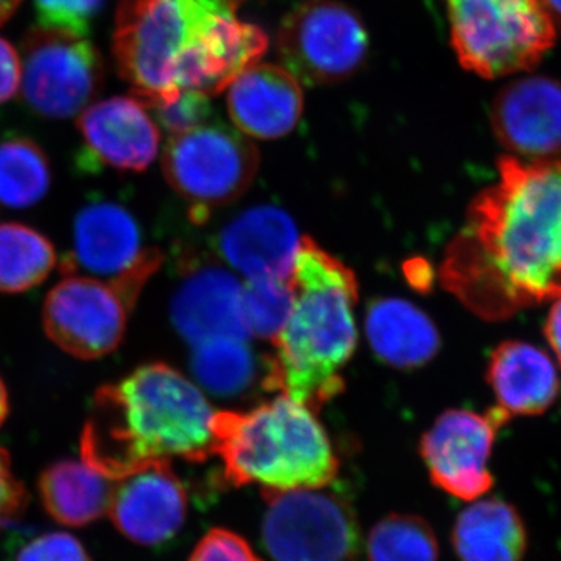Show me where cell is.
I'll list each match as a JSON object with an SVG mask.
<instances>
[{
	"mask_svg": "<svg viewBox=\"0 0 561 561\" xmlns=\"http://www.w3.org/2000/svg\"><path fill=\"white\" fill-rule=\"evenodd\" d=\"M442 265L446 289L490 321L561 298V157H502Z\"/></svg>",
	"mask_w": 561,
	"mask_h": 561,
	"instance_id": "obj_1",
	"label": "cell"
},
{
	"mask_svg": "<svg viewBox=\"0 0 561 561\" xmlns=\"http://www.w3.org/2000/svg\"><path fill=\"white\" fill-rule=\"evenodd\" d=\"M245 0H122L113 54L147 108L181 91L220 94L261 61L267 33L241 18Z\"/></svg>",
	"mask_w": 561,
	"mask_h": 561,
	"instance_id": "obj_2",
	"label": "cell"
},
{
	"mask_svg": "<svg viewBox=\"0 0 561 561\" xmlns=\"http://www.w3.org/2000/svg\"><path fill=\"white\" fill-rule=\"evenodd\" d=\"M213 408L171 365L146 364L95 391L81 434L84 463L114 481L144 461L214 456Z\"/></svg>",
	"mask_w": 561,
	"mask_h": 561,
	"instance_id": "obj_3",
	"label": "cell"
},
{
	"mask_svg": "<svg viewBox=\"0 0 561 561\" xmlns=\"http://www.w3.org/2000/svg\"><path fill=\"white\" fill-rule=\"evenodd\" d=\"M294 301L273 341L264 386L317 412L345 389L342 370L356 350V275L302 238L290 276Z\"/></svg>",
	"mask_w": 561,
	"mask_h": 561,
	"instance_id": "obj_4",
	"label": "cell"
},
{
	"mask_svg": "<svg viewBox=\"0 0 561 561\" xmlns=\"http://www.w3.org/2000/svg\"><path fill=\"white\" fill-rule=\"evenodd\" d=\"M213 434L232 486L324 489L337 478L339 459L316 412L286 394L249 412L214 413Z\"/></svg>",
	"mask_w": 561,
	"mask_h": 561,
	"instance_id": "obj_5",
	"label": "cell"
},
{
	"mask_svg": "<svg viewBox=\"0 0 561 561\" xmlns=\"http://www.w3.org/2000/svg\"><path fill=\"white\" fill-rule=\"evenodd\" d=\"M446 7L454 54L482 79L529 72L559 39L549 0H446Z\"/></svg>",
	"mask_w": 561,
	"mask_h": 561,
	"instance_id": "obj_6",
	"label": "cell"
},
{
	"mask_svg": "<svg viewBox=\"0 0 561 561\" xmlns=\"http://www.w3.org/2000/svg\"><path fill=\"white\" fill-rule=\"evenodd\" d=\"M257 168L260 153L249 136L220 122L173 135L162 157L165 180L191 203L197 220L245 194Z\"/></svg>",
	"mask_w": 561,
	"mask_h": 561,
	"instance_id": "obj_7",
	"label": "cell"
},
{
	"mask_svg": "<svg viewBox=\"0 0 561 561\" xmlns=\"http://www.w3.org/2000/svg\"><path fill=\"white\" fill-rule=\"evenodd\" d=\"M262 541L275 561H357L362 538L350 502L324 489L265 491Z\"/></svg>",
	"mask_w": 561,
	"mask_h": 561,
	"instance_id": "obj_8",
	"label": "cell"
},
{
	"mask_svg": "<svg viewBox=\"0 0 561 561\" xmlns=\"http://www.w3.org/2000/svg\"><path fill=\"white\" fill-rule=\"evenodd\" d=\"M283 68L300 83L348 79L368 54V33L356 11L339 0H308L284 18L276 39Z\"/></svg>",
	"mask_w": 561,
	"mask_h": 561,
	"instance_id": "obj_9",
	"label": "cell"
},
{
	"mask_svg": "<svg viewBox=\"0 0 561 561\" xmlns=\"http://www.w3.org/2000/svg\"><path fill=\"white\" fill-rule=\"evenodd\" d=\"M105 69L83 36L38 27L22 44L21 88L35 113L50 119L80 114L102 90Z\"/></svg>",
	"mask_w": 561,
	"mask_h": 561,
	"instance_id": "obj_10",
	"label": "cell"
},
{
	"mask_svg": "<svg viewBox=\"0 0 561 561\" xmlns=\"http://www.w3.org/2000/svg\"><path fill=\"white\" fill-rule=\"evenodd\" d=\"M161 262L160 251L144 247L142 231L130 210L98 201L77 214L72 254L62 271L66 275L83 271L102 276L135 308L140 290Z\"/></svg>",
	"mask_w": 561,
	"mask_h": 561,
	"instance_id": "obj_11",
	"label": "cell"
},
{
	"mask_svg": "<svg viewBox=\"0 0 561 561\" xmlns=\"http://www.w3.org/2000/svg\"><path fill=\"white\" fill-rule=\"evenodd\" d=\"M131 311L113 284L68 276L47 294L44 330L70 356L99 359L119 348Z\"/></svg>",
	"mask_w": 561,
	"mask_h": 561,
	"instance_id": "obj_12",
	"label": "cell"
},
{
	"mask_svg": "<svg viewBox=\"0 0 561 561\" xmlns=\"http://www.w3.org/2000/svg\"><path fill=\"white\" fill-rule=\"evenodd\" d=\"M508 419L489 413L448 411L423 435L420 453L435 486L457 500L476 501L493 486L489 468L496 432Z\"/></svg>",
	"mask_w": 561,
	"mask_h": 561,
	"instance_id": "obj_13",
	"label": "cell"
},
{
	"mask_svg": "<svg viewBox=\"0 0 561 561\" xmlns=\"http://www.w3.org/2000/svg\"><path fill=\"white\" fill-rule=\"evenodd\" d=\"M122 535L144 546L171 540L187 515V493L169 460H149L114 479L108 507Z\"/></svg>",
	"mask_w": 561,
	"mask_h": 561,
	"instance_id": "obj_14",
	"label": "cell"
},
{
	"mask_svg": "<svg viewBox=\"0 0 561 561\" xmlns=\"http://www.w3.org/2000/svg\"><path fill=\"white\" fill-rule=\"evenodd\" d=\"M491 127L516 158L557 157L561 151V83L541 76L512 81L491 105Z\"/></svg>",
	"mask_w": 561,
	"mask_h": 561,
	"instance_id": "obj_15",
	"label": "cell"
},
{
	"mask_svg": "<svg viewBox=\"0 0 561 561\" xmlns=\"http://www.w3.org/2000/svg\"><path fill=\"white\" fill-rule=\"evenodd\" d=\"M79 131L90 164L142 172L160 150L161 133L139 99L111 98L81 111ZM87 162V164H88Z\"/></svg>",
	"mask_w": 561,
	"mask_h": 561,
	"instance_id": "obj_16",
	"label": "cell"
},
{
	"mask_svg": "<svg viewBox=\"0 0 561 561\" xmlns=\"http://www.w3.org/2000/svg\"><path fill=\"white\" fill-rule=\"evenodd\" d=\"M171 316L181 337L192 346L213 339L247 342L251 337L242 311V284L216 265L187 273L173 295Z\"/></svg>",
	"mask_w": 561,
	"mask_h": 561,
	"instance_id": "obj_17",
	"label": "cell"
},
{
	"mask_svg": "<svg viewBox=\"0 0 561 561\" xmlns=\"http://www.w3.org/2000/svg\"><path fill=\"white\" fill-rule=\"evenodd\" d=\"M228 111L234 127L249 138L289 135L302 114L300 81L278 65L257 61L228 84Z\"/></svg>",
	"mask_w": 561,
	"mask_h": 561,
	"instance_id": "obj_18",
	"label": "cell"
},
{
	"mask_svg": "<svg viewBox=\"0 0 561 561\" xmlns=\"http://www.w3.org/2000/svg\"><path fill=\"white\" fill-rule=\"evenodd\" d=\"M300 243L294 220L273 206L245 210L219 236L221 256L247 279H290Z\"/></svg>",
	"mask_w": 561,
	"mask_h": 561,
	"instance_id": "obj_19",
	"label": "cell"
},
{
	"mask_svg": "<svg viewBox=\"0 0 561 561\" xmlns=\"http://www.w3.org/2000/svg\"><path fill=\"white\" fill-rule=\"evenodd\" d=\"M486 381L508 420L541 415L557 401L560 378L545 351L522 341L501 343L490 357Z\"/></svg>",
	"mask_w": 561,
	"mask_h": 561,
	"instance_id": "obj_20",
	"label": "cell"
},
{
	"mask_svg": "<svg viewBox=\"0 0 561 561\" xmlns=\"http://www.w3.org/2000/svg\"><path fill=\"white\" fill-rule=\"evenodd\" d=\"M365 331L379 359L398 368L421 367L440 348V335L430 317L401 298L373 301Z\"/></svg>",
	"mask_w": 561,
	"mask_h": 561,
	"instance_id": "obj_21",
	"label": "cell"
},
{
	"mask_svg": "<svg viewBox=\"0 0 561 561\" xmlns=\"http://www.w3.org/2000/svg\"><path fill=\"white\" fill-rule=\"evenodd\" d=\"M453 546L460 561H523L527 530L508 502L479 497L457 516Z\"/></svg>",
	"mask_w": 561,
	"mask_h": 561,
	"instance_id": "obj_22",
	"label": "cell"
},
{
	"mask_svg": "<svg viewBox=\"0 0 561 561\" xmlns=\"http://www.w3.org/2000/svg\"><path fill=\"white\" fill-rule=\"evenodd\" d=\"M113 481L84 461L61 460L39 478L44 507L55 522L81 527L108 512Z\"/></svg>",
	"mask_w": 561,
	"mask_h": 561,
	"instance_id": "obj_23",
	"label": "cell"
},
{
	"mask_svg": "<svg viewBox=\"0 0 561 561\" xmlns=\"http://www.w3.org/2000/svg\"><path fill=\"white\" fill-rule=\"evenodd\" d=\"M57 264L46 236L22 224H0V294H21L39 286Z\"/></svg>",
	"mask_w": 561,
	"mask_h": 561,
	"instance_id": "obj_24",
	"label": "cell"
},
{
	"mask_svg": "<svg viewBox=\"0 0 561 561\" xmlns=\"http://www.w3.org/2000/svg\"><path fill=\"white\" fill-rule=\"evenodd\" d=\"M50 186L46 153L27 138L0 142V203L9 208H31Z\"/></svg>",
	"mask_w": 561,
	"mask_h": 561,
	"instance_id": "obj_25",
	"label": "cell"
},
{
	"mask_svg": "<svg viewBox=\"0 0 561 561\" xmlns=\"http://www.w3.org/2000/svg\"><path fill=\"white\" fill-rule=\"evenodd\" d=\"M192 371L213 393L231 397L249 389L256 375V360L245 341L213 339L194 346Z\"/></svg>",
	"mask_w": 561,
	"mask_h": 561,
	"instance_id": "obj_26",
	"label": "cell"
},
{
	"mask_svg": "<svg viewBox=\"0 0 561 561\" xmlns=\"http://www.w3.org/2000/svg\"><path fill=\"white\" fill-rule=\"evenodd\" d=\"M437 537L421 516L391 513L368 534V561H438Z\"/></svg>",
	"mask_w": 561,
	"mask_h": 561,
	"instance_id": "obj_27",
	"label": "cell"
},
{
	"mask_svg": "<svg viewBox=\"0 0 561 561\" xmlns=\"http://www.w3.org/2000/svg\"><path fill=\"white\" fill-rule=\"evenodd\" d=\"M294 301L290 279L256 278L242 284V311L251 337L275 341Z\"/></svg>",
	"mask_w": 561,
	"mask_h": 561,
	"instance_id": "obj_28",
	"label": "cell"
},
{
	"mask_svg": "<svg viewBox=\"0 0 561 561\" xmlns=\"http://www.w3.org/2000/svg\"><path fill=\"white\" fill-rule=\"evenodd\" d=\"M39 27L88 38L105 0H33Z\"/></svg>",
	"mask_w": 561,
	"mask_h": 561,
	"instance_id": "obj_29",
	"label": "cell"
},
{
	"mask_svg": "<svg viewBox=\"0 0 561 561\" xmlns=\"http://www.w3.org/2000/svg\"><path fill=\"white\" fill-rule=\"evenodd\" d=\"M150 110V108H149ZM158 124L171 135L190 131L210 119L213 105L209 95L198 91H181L171 101L151 106Z\"/></svg>",
	"mask_w": 561,
	"mask_h": 561,
	"instance_id": "obj_30",
	"label": "cell"
},
{
	"mask_svg": "<svg viewBox=\"0 0 561 561\" xmlns=\"http://www.w3.org/2000/svg\"><path fill=\"white\" fill-rule=\"evenodd\" d=\"M190 561H264L245 538L228 529L209 530L192 552Z\"/></svg>",
	"mask_w": 561,
	"mask_h": 561,
	"instance_id": "obj_31",
	"label": "cell"
},
{
	"mask_svg": "<svg viewBox=\"0 0 561 561\" xmlns=\"http://www.w3.org/2000/svg\"><path fill=\"white\" fill-rule=\"evenodd\" d=\"M16 561H91V557L72 535L54 531L28 542Z\"/></svg>",
	"mask_w": 561,
	"mask_h": 561,
	"instance_id": "obj_32",
	"label": "cell"
},
{
	"mask_svg": "<svg viewBox=\"0 0 561 561\" xmlns=\"http://www.w3.org/2000/svg\"><path fill=\"white\" fill-rule=\"evenodd\" d=\"M27 493L11 470L9 453L0 448V527L10 524L24 512Z\"/></svg>",
	"mask_w": 561,
	"mask_h": 561,
	"instance_id": "obj_33",
	"label": "cell"
},
{
	"mask_svg": "<svg viewBox=\"0 0 561 561\" xmlns=\"http://www.w3.org/2000/svg\"><path fill=\"white\" fill-rule=\"evenodd\" d=\"M21 88V55L0 38V103L11 101Z\"/></svg>",
	"mask_w": 561,
	"mask_h": 561,
	"instance_id": "obj_34",
	"label": "cell"
},
{
	"mask_svg": "<svg viewBox=\"0 0 561 561\" xmlns=\"http://www.w3.org/2000/svg\"><path fill=\"white\" fill-rule=\"evenodd\" d=\"M546 341L561 365V298L552 306L545 324Z\"/></svg>",
	"mask_w": 561,
	"mask_h": 561,
	"instance_id": "obj_35",
	"label": "cell"
},
{
	"mask_svg": "<svg viewBox=\"0 0 561 561\" xmlns=\"http://www.w3.org/2000/svg\"><path fill=\"white\" fill-rule=\"evenodd\" d=\"M21 0H0V27L16 13Z\"/></svg>",
	"mask_w": 561,
	"mask_h": 561,
	"instance_id": "obj_36",
	"label": "cell"
},
{
	"mask_svg": "<svg viewBox=\"0 0 561 561\" xmlns=\"http://www.w3.org/2000/svg\"><path fill=\"white\" fill-rule=\"evenodd\" d=\"M9 391H7L5 383H3L2 379H0V426H2L7 415H9Z\"/></svg>",
	"mask_w": 561,
	"mask_h": 561,
	"instance_id": "obj_37",
	"label": "cell"
},
{
	"mask_svg": "<svg viewBox=\"0 0 561 561\" xmlns=\"http://www.w3.org/2000/svg\"><path fill=\"white\" fill-rule=\"evenodd\" d=\"M549 5H551L553 13L561 16V0H549Z\"/></svg>",
	"mask_w": 561,
	"mask_h": 561,
	"instance_id": "obj_38",
	"label": "cell"
}]
</instances>
